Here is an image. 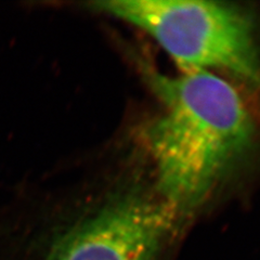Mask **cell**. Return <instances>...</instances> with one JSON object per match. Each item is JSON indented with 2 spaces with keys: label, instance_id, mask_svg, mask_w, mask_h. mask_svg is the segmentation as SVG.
<instances>
[{
  "label": "cell",
  "instance_id": "1",
  "mask_svg": "<svg viewBox=\"0 0 260 260\" xmlns=\"http://www.w3.org/2000/svg\"><path fill=\"white\" fill-rule=\"evenodd\" d=\"M162 112L144 130L160 200L176 215L204 203L251 150L256 125L240 93L214 72L144 69Z\"/></svg>",
  "mask_w": 260,
  "mask_h": 260
},
{
  "label": "cell",
  "instance_id": "2",
  "mask_svg": "<svg viewBox=\"0 0 260 260\" xmlns=\"http://www.w3.org/2000/svg\"><path fill=\"white\" fill-rule=\"evenodd\" d=\"M89 6L145 31L182 73L223 71L260 88L257 26L241 6L192 0H104Z\"/></svg>",
  "mask_w": 260,
  "mask_h": 260
},
{
  "label": "cell",
  "instance_id": "3",
  "mask_svg": "<svg viewBox=\"0 0 260 260\" xmlns=\"http://www.w3.org/2000/svg\"><path fill=\"white\" fill-rule=\"evenodd\" d=\"M176 216L160 199L119 192L69 228L46 260H157Z\"/></svg>",
  "mask_w": 260,
  "mask_h": 260
}]
</instances>
